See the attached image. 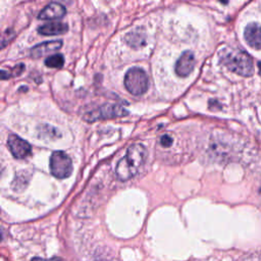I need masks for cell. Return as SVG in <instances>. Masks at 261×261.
Returning a JSON list of instances; mask_svg holds the SVG:
<instances>
[{
    "label": "cell",
    "instance_id": "obj_1",
    "mask_svg": "<svg viewBox=\"0 0 261 261\" xmlns=\"http://www.w3.org/2000/svg\"><path fill=\"white\" fill-rule=\"evenodd\" d=\"M147 151L144 145L136 143L130 145L125 155L118 161L115 167V174L120 180H127L134 177L146 159Z\"/></svg>",
    "mask_w": 261,
    "mask_h": 261
},
{
    "label": "cell",
    "instance_id": "obj_2",
    "mask_svg": "<svg viewBox=\"0 0 261 261\" xmlns=\"http://www.w3.org/2000/svg\"><path fill=\"white\" fill-rule=\"evenodd\" d=\"M220 62L230 71L243 76H250L254 73L252 57L243 50L224 48L219 54Z\"/></svg>",
    "mask_w": 261,
    "mask_h": 261
},
{
    "label": "cell",
    "instance_id": "obj_3",
    "mask_svg": "<svg viewBox=\"0 0 261 261\" xmlns=\"http://www.w3.org/2000/svg\"><path fill=\"white\" fill-rule=\"evenodd\" d=\"M125 89L135 96H141L148 90L149 82L146 72L140 67H132L124 75Z\"/></svg>",
    "mask_w": 261,
    "mask_h": 261
},
{
    "label": "cell",
    "instance_id": "obj_4",
    "mask_svg": "<svg viewBox=\"0 0 261 261\" xmlns=\"http://www.w3.org/2000/svg\"><path fill=\"white\" fill-rule=\"evenodd\" d=\"M50 170L57 178H66L72 172L70 157L63 151H55L50 156Z\"/></svg>",
    "mask_w": 261,
    "mask_h": 261
},
{
    "label": "cell",
    "instance_id": "obj_5",
    "mask_svg": "<svg viewBox=\"0 0 261 261\" xmlns=\"http://www.w3.org/2000/svg\"><path fill=\"white\" fill-rule=\"evenodd\" d=\"M128 114V111L117 104H105L98 108H95L91 111H89L84 119L90 122L101 120V119H109V118H115L120 116H125Z\"/></svg>",
    "mask_w": 261,
    "mask_h": 261
},
{
    "label": "cell",
    "instance_id": "obj_6",
    "mask_svg": "<svg viewBox=\"0 0 261 261\" xmlns=\"http://www.w3.org/2000/svg\"><path fill=\"white\" fill-rule=\"evenodd\" d=\"M7 146L11 154L17 158L22 159L31 154V145L16 135H10L7 139Z\"/></svg>",
    "mask_w": 261,
    "mask_h": 261
},
{
    "label": "cell",
    "instance_id": "obj_7",
    "mask_svg": "<svg viewBox=\"0 0 261 261\" xmlns=\"http://www.w3.org/2000/svg\"><path fill=\"white\" fill-rule=\"evenodd\" d=\"M195 66V56L192 51H185L181 53L175 63V72L179 76H188Z\"/></svg>",
    "mask_w": 261,
    "mask_h": 261
},
{
    "label": "cell",
    "instance_id": "obj_8",
    "mask_svg": "<svg viewBox=\"0 0 261 261\" xmlns=\"http://www.w3.org/2000/svg\"><path fill=\"white\" fill-rule=\"evenodd\" d=\"M244 38L250 47L261 50V24L256 22L249 23L245 28Z\"/></svg>",
    "mask_w": 261,
    "mask_h": 261
},
{
    "label": "cell",
    "instance_id": "obj_9",
    "mask_svg": "<svg viewBox=\"0 0 261 261\" xmlns=\"http://www.w3.org/2000/svg\"><path fill=\"white\" fill-rule=\"evenodd\" d=\"M62 46V42L60 40H53V41H47L41 44H38L34 46L31 49V56L33 58H40L43 57L49 53H52L54 51H57Z\"/></svg>",
    "mask_w": 261,
    "mask_h": 261
},
{
    "label": "cell",
    "instance_id": "obj_10",
    "mask_svg": "<svg viewBox=\"0 0 261 261\" xmlns=\"http://www.w3.org/2000/svg\"><path fill=\"white\" fill-rule=\"evenodd\" d=\"M65 13H66V9L62 4L57 2H51L40 11L38 17L44 20L57 19V18H61Z\"/></svg>",
    "mask_w": 261,
    "mask_h": 261
},
{
    "label": "cell",
    "instance_id": "obj_11",
    "mask_svg": "<svg viewBox=\"0 0 261 261\" xmlns=\"http://www.w3.org/2000/svg\"><path fill=\"white\" fill-rule=\"evenodd\" d=\"M68 27L66 23L59 22V21H51L41 25L38 29V32L45 36H54V35H61L66 33Z\"/></svg>",
    "mask_w": 261,
    "mask_h": 261
},
{
    "label": "cell",
    "instance_id": "obj_12",
    "mask_svg": "<svg viewBox=\"0 0 261 261\" xmlns=\"http://www.w3.org/2000/svg\"><path fill=\"white\" fill-rule=\"evenodd\" d=\"M63 63H64V58L62 54H54V55L48 56L45 59L46 66L51 68H59L63 65Z\"/></svg>",
    "mask_w": 261,
    "mask_h": 261
},
{
    "label": "cell",
    "instance_id": "obj_13",
    "mask_svg": "<svg viewBox=\"0 0 261 261\" xmlns=\"http://www.w3.org/2000/svg\"><path fill=\"white\" fill-rule=\"evenodd\" d=\"M125 40H126L127 44L133 46V47H140V46H142L145 43L143 35L140 34V33H136V32L129 33L125 37Z\"/></svg>",
    "mask_w": 261,
    "mask_h": 261
},
{
    "label": "cell",
    "instance_id": "obj_14",
    "mask_svg": "<svg viewBox=\"0 0 261 261\" xmlns=\"http://www.w3.org/2000/svg\"><path fill=\"white\" fill-rule=\"evenodd\" d=\"M23 69H24V65L22 63L17 64L16 66H14L12 69H9V70L2 69L1 70V79L5 80V79H8V77H11L14 75H19Z\"/></svg>",
    "mask_w": 261,
    "mask_h": 261
},
{
    "label": "cell",
    "instance_id": "obj_15",
    "mask_svg": "<svg viewBox=\"0 0 261 261\" xmlns=\"http://www.w3.org/2000/svg\"><path fill=\"white\" fill-rule=\"evenodd\" d=\"M172 138L169 136V135H163L160 139V144L163 146V147H169L171 146L172 144Z\"/></svg>",
    "mask_w": 261,
    "mask_h": 261
},
{
    "label": "cell",
    "instance_id": "obj_16",
    "mask_svg": "<svg viewBox=\"0 0 261 261\" xmlns=\"http://www.w3.org/2000/svg\"><path fill=\"white\" fill-rule=\"evenodd\" d=\"M31 261H61V260L59 258H57V257H53V258H50V259H44V258L35 257Z\"/></svg>",
    "mask_w": 261,
    "mask_h": 261
},
{
    "label": "cell",
    "instance_id": "obj_17",
    "mask_svg": "<svg viewBox=\"0 0 261 261\" xmlns=\"http://www.w3.org/2000/svg\"><path fill=\"white\" fill-rule=\"evenodd\" d=\"M259 198H260V202H261V187H260V190H259Z\"/></svg>",
    "mask_w": 261,
    "mask_h": 261
}]
</instances>
